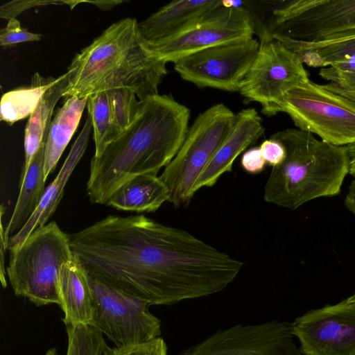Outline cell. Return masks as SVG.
<instances>
[{"mask_svg": "<svg viewBox=\"0 0 355 355\" xmlns=\"http://www.w3.org/2000/svg\"><path fill=\"white\" fill-rule=\"evenodd\" d=\"M170 191L159 176L144 173L123 183L110 197L107 206L124 211L152 212L169 202Z\"/></svg>", "mask_w": 355, "mask_h": 355, "instance_id": "ac0fdd59", "label": "cell"}, {"mask_svg": "<svg viewBox=\"0 0 355 355\" xmlns=\"http://www.w3.org/2000/svg\"><path fill=\"white\" fill-rule=\"evenodd\" d=\"M259 47L239 92L247 103L257 102L267 116L280 112L284 96L309 78L301 58L267 31L257 32Z\"/></svg>", "mask_w": 355, "mask_h": 355, "instance_id": "ba28073f", "label": "cell"}, {"mask_svg": "<svg viewBox=\"0 0 355 355\" xmlns=\"http://www.w3.org/2000/svg\"><path fill=\"white\" fill-rule=\"evenodd\" d=\"M87 107L94 130V156L98 157L121 132L112 121L107 91L89 96L87 98Z\"/></svg>", "mask_w": 355, "mask_h": 355, "instance_id": "cb8c5ba5", "label": "cell"}, {"mask_svg": "<svg viewBox=\"0 0 355 355\" xmlns=\"http://www.w3.org/2000/svg\"><path fill=\"white\" fill-rule=\"evenodd\" d=\"M67 84L66 73L56 78L53 84L43 94L37 107L28 118L24 134V164L20 180L24 177L33 158L46 139L54 108L62 97Z\"/></svg>", "mask_w": 355, "mask_h": 355, "instance_id": "44dd1931", "label": "cell"}, {"mask_svg": "<svg viewBox=\"0 0 355 355\" xmlns=\"http://www.w3.org/2000/svg\"><path fill=\"white\" fill-rule=\"evenodd\" d=\"M56 78H44L35 73L28 87L10 90L1 96L0 119L10 125L30 116L37 107L46 91L53 84Z\"/></svg>", "mask_w": 355, "mask_h": 355, "instance_id": "7402d4cb", "label": "cell"}, {"mask_svg": "<svg viewBox=\"0 0 355 355\" xmlns=\"http://www.w3.org/2000/svg\"><path fill=\"white\" fill-rule=\"evenodd\" d=\"M259 47L255 39L207 48L180 58L174 69L200 88L239 92Z\"/></svg>", "mask_w": 355, "mask_h": 355, "instance_id": "8fae6325", "label": "cell"}, {"mask_svg": "<svg viewBox=\"0 0 355 355\" xmlns=\"http://www.w3.org/2000/svg\"><path fill=\"white\" fill-rule=\"evenodd\" d=\"M297 129L335 146L355 141V103L309 79L288 92L279 105Z\"/></svg>", "mask_w": 355, "mask_h": 355, "instance_id": "52a82bcc", "label": "cell"}, {"mask_svg": "<svg viewBox=\"0 0 355 355\" xmlns=\"http://www.w3.org/2000/svg\"><path fill=\"white\" fill-rule=\"evenodd\" d=\"M255 33L254 23L244 4L239 8L222 5L179 33L146 46L166 63H174L207 48L253 39Z\"/></svg>", "mask_w": 355, "mask_h": 355, "instance_id": "30bf717a", "label": "cell"}, {"mask_svg": "<svg viewBox=\"0 0 355 355\" xmlns=\"http://www.w3.org/2000/svg\"><path fill=\"white\" fill-rule=\"evenodd\" d=\"M270 137L284 146L286 157L272 167L264 187L266 202L294 210L314 199L340 193L349 171L346 146L328 144L293 128Z\"/></svg>", "mask_w": 355, "mask_h": 355, "instance_id": "3957f363", "label": "cell"}, {"mask_svg": "<svg viewBox=\"0 0 355 355\" xmlns=\"http://www.w3.org/2000/svg\"><path fill=\"white\" fill-rule=\"evenodd\" d=\"M344 203L347 209L355 215V180L348 187Z\"/></svg>", "mask_w": 355, "mask_h": 355, "instance_id": "836d02e7", "label": "cell"}, {"mask_svg": "<svg viewBox=\"0 0 355 355\" xmlns=\"http://www.w3.org/2000/svg\"><path fill=\"white\" fill-rule=\"evenodd\" d=\"M222 6V0H175L141 22L139 32L146 44L175 35Z\"/></svg>", "mask_w": 355, "mask_h": 355, "instance_id": "2e32d148", "label": "cell"}, {"mask_svg": "<svg viewBox=\"0 0 355 355\" xmlns=\"http://www.w3.org/2000/svg\"><path fill=\"white\" fill-rule=\"evenodd\" d=\"M68 1H12L2 5L0 8V17L3 19H10L15 18L17 15L23 11L34 6L46 5H64L67 6Z\"/></svg>", "mask_w": 355, "mask_h": 355, "instance_id": "f546056e", "label": "cell"}, {"mask_svg": "<svg viewBox=\"0 0 355 355\" xmlns=\"http://www.w3.org/2000/svg\"><path fill=\"white\" fill-rule=\"evenodd\" d=\"M190 110L171 95L140 101L133 122L98 157L93 156L87 183L91 202L105 205L123 183L157 174L175 157L189 130Z\"/></svg>", "mask_w": 355, "mask_h": 355, "instance_id": "6da1fadb", "label": "cell"}, {"mask_svg": "<svg viewBox=\"0 0 355 355\" xmlns=\"http://www.w3.org/2000/svg\"><path fill=\"white\" fill-rule=\"evenodd\" d=\"M112 121L121 133L137 117L140 101L135 93L126 88L107 90Z\"/></svg>", "mask_w": 355, "mask_h": 355, "instance_id": "4316f807", "label": "cell"}, {"mask_svg": "<svg viewBox=\"0 0 355 355\" xmlns=\"http://www.w3.org/2000/svg\"><path fill=\"white\" fill-rule=\"evenodd\" d=\"M271 14L263 26L271 35L322 43L355 35V0L269 1Z\"/></svg>", "mask_w": 355, "mask_h": 355, "instance_id": "8992f818", "label": "cell"}, {"mask_svg": "<svg viewBox=\"0 0 355 355\" xmlns=\"http://www.w3.org/2000/svg\"><path fill=\"white\" fill-rule=\"evenodd\" d=\"M123 1L110 0V1H86V3H92L103 10H109L115 6L123 3Z\"/></svg>", "mask_w": 355, "mask_h": 355, "instance_id": "e575fe53", "label": "cell"}, {"mask_svg": "<svg viewBox=\"0 0 355 355\" xmlns=\"http://www.w3.org/2000/svg\"><path fill=\"white\" fill-rule=\"evenodd\" d=\"M235 117L229 107L218 103L200 113L189 128L179 151L159 176L174 206L190 202L196 180L226 138Z\"/></svg>", "mask_w": 355, "mask_h": 355, "instance_id": "5b68a950", "label": "cell"}, {"mask_svg": "<svg viewBox=\"0 0 355 355\" xmlns=\"http://www.w3.org/2000/svg\"><path fill=\"white\" fill-rule=\"evenodd\" d=\"M303 355H355V294L292 322Z\"/></svg>", "mask_w": 355, "mask_h": 355, "instance_id": "4fadbf2b", "label": "cell"}, {"mask_svg": "<svg viewBox=\"0 0 355 355\" xmlns=\"http://www.w3.org/2000/svg\"><path fill=\"white\" fill-rule=\"evenodd\" d=\"M266 164L259 147L248 149L243 153L241 159L242 168L250 174H258L262 172Z\"/></svg>", "mask_w": 355, "mask_h": 355, "instance_id": "1f68e13d", "label": "cell"}, {"mask_svg": "<svg viewBox=\"0 0 355 355\" xmlns=\"http://www.w3.org/2000/svg\"><path fill=\"white\" fill-rule=\"evenodd\" d=\"M41 38V35L30 32L22 28L20 22L16 18L9 19L6 26L2 28L0 32V44L1 46L39 41Z\"/></svg>", "mask_w": 355, "mask_h": 355, "instance_id": "f1b7e54d", "label": "cell"}, {"mask_svg": "<svg viewBox=\"0 0 355 355\" xmlns=\"http://www.w3.org/2000/svg\"><path fill=\"white\" fill-rule=\"evenodd\" d=\"M59 293L66 326L89 325L94 300L89 275L75 258L62 266Z\"/></svg>", "mask_w": 355, "mask_h": 355, "instance_id": "e0dca14e", "label": "cell"}, {"mask_svg": "<svg viewBox=\"0 0 355 355\" xmlns=\"http://www.w3.org/2000/svg\"><path fill=\"white\" fill-rule=\"evenodd\" d=\"M67 355H105L108 345L103 334L90 325L67 326Z\"/></svg>", "mask_w": 355, "mask_h": 355, "instance_id": "484cf974", "label": "cell"}, {"mask_svg": "<svg viewBox=\"0 0 355 355\" xmlns=\"http://www.w3.org/2000/svg\"><path fill=\"white\" fill-rule=\"evenodd\" d=\"M105 355H168L167 346L160 337L151 340L123 347H107Z\"/></svg>", "mask_w": 355, "mask_h": 355, "instance_id": "83f0119b", "label": "cell"}, {"mask_svg": "<svg viewBox=\"0 0 355 355\" xmlns=\"http://www.w3.org/2000/svg\"><path fill=\"white\" fill-rule=\"evenodd\" d=\"M349 162V173L355 178V141L346 146Z\"/></svg>", "mask_w": 355, "mask_h": 355, "instance_id": "d590c367", "label": "cell"}, {"mask_svg": "<svg viewBox=\"0 0 355 355\" xmlns=\"http://www.w3.org/2000/svg\"><path fill=\"white\" fill-rule=\"evenodd\" d=\"M292 323L277 320L220 329L180 355H302Z\"/></svg>", "mask_w": 355, "mask_h": 355, "instance_id": "7c38bea8", "label": "cell"}, {"mask_svg": "<svg viewBox=\"0 0 355 355\" xmlns=\"http://www.w3.org/2000/svg\"><path fill=\"white\" fill-rule=\"evenodd\" d=\"M73 259L69 234L55 221L36 229L10 253L6 271L15 294L36 306H60V270Z\"/></svg>", "mask_w": 355, "mask_h": 355, "instance_id": "277c9868", "label": "cell"}, {"mask_svg": "<svg viewBox=\"0 0 355 355\" xmlns=\"http://www.w3.org/2000/svg\"><path fill=\"white\" fill-rule=\"evenodd\" d=\"M262 123V119L252 107L243 109L236 114L226 138L196 180L193 193L202 187L215 185L223 173L232 171L235 159L263 134Z\"/></svg>", "mask_w": 355, "mask_h": 355, "instance_id": "5bb4252c", "label": "cell"}, {"mask_svg": "<svg viewBox=\"0 0 355 355\" xmlns=\"http://www.w3.org/2000/svg\"><path fill=\"white\" fill-rule=\"evenodd\" d=\"M319 75L329 83L330 91L355 103V56L345 57L321 68Z\"/></svg>", "mask_w": 355, "mask_h": 355, "instance_id": "d4e9b609", "label": "cell"}, {"mask_svg": "<svg viewBox=\"0 0 355 355\" xmlns=\"http://www.w3.org/2000/svg\"><path fill=\"white\" fill-rule=\"evenodd\" d=\"M44 141L20 180L19 196L10 220L5 227V235L8 240L25 225L37 209L45 191Z\"/></svg>", "mask_w": 355, "mask_h": 355, "instance_id": "ffe728a7", "label": "cell"}, {"mask_svg": "<svg viewBox=\"0 0 355 355\" xmlns=\"http://www.w3.org/2000/svg\"><path fill=\"white\" fill-rule=\"evenodd\" d=\"M94 310L90 326L117 347L143 343L159 337L161 321L149 311L150 304L89 276Z\"/></svg>", "mask_w": 355, "mask_h": 355, "instance_id": "9c48e42d", "label": "cell"}, {"mask_svg": "<svg viewBox=\"0 0 355 355\" xmlns=\"http://www.w3.org/2000/svg\"><path fill=\"white\" fill-rule=\"evenodd\" d=\"M92 128V120L88 115L61 169L46 187L37 209L20 231L9 239L8 249L10 254L16 251L33 232L45 225L55 212L63 196L66 184L86 150Z\"/></svg>", "mask_w": 355, "mask_h": 355, "instance_id": "9a60e30c", "label": "cell"}, {"mask_svg": "<svg viewBox=\"0 0 355 355\" xmlns=\"http://www.w3.org/2000/svg\"><path fill=\"white\" fill-rule=\"evenodd\" d=\"M88 97L71 96L58 108L49 125L44 141V172L46 180L56 166L75 133Z\"/></svg>", "mask_w": 355, "mask_h": 355, "instance_id": "d6986e66", "label": "cell"}, {"mask_svg": "<svg viewBox=\"0 0 355 355\" xmlns=\"http://www.w3.org/2000/svg\"><path fill=\"white\" fill-rule=\"evenodd\" d=\"M166 64L143 41L137 19L126 17L109 26L75 55L66 72L62 97L81 98L126 88L144 101L159 94Z\"/></svg>", "mask_w": 355, "mask_h": 355, "instance_id": "7a4b0ae2", "label": "cell"}, {"mask_svg": "<svg viewBox=\"0 0 355 355\" xmlns=\"http://www.w3.org/2000/svg\"><path fill=\"white\" fill-rule=\"evenodd\" d=\"M273 37L312 67L324 68L345 57L355 56V35L322 43H305L279 35Z\"/></svg>", "mask_w": 355, "mask_h": 355, "instance_id": "603a6c76", "label": "cell"}, {"mask_svg": "<svg viewBox=\"0 0 355 355\" xmlns=\"http://www.w3.org/2000/svg\"><path fill=\"white\" fill-rule=\"evenodd\" d=\"M259 148L266 164L272 167L280 165L286 157L284 146L272 137L263 141Z\"/></svg>", "mask_w": 355, "mask_h": 355, "instance_id": "4dcf8cb0", "label": "cell"}, {"mask_svg": "<svg viewBox=\"0 0 355 355\" xmlns=\"http://www.w3.org/2000/svg\"><path fill=\"white\" fill-rule=\"evenodd\" d=\"M6 211L3 205L1 206V241H0V252H1V261H0V275H1V284L3 288L6 287V270L4 267V254L6 250L8 249V239L6 238L5 235V227H3V214Z\"/></svg>", "mask_w": 355, "mask_h": 355, "instance_id": "d6a6232c", "label": "cell"}]
</instances>
